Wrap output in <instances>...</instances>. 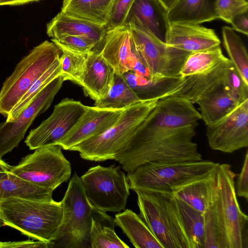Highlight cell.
<instances>
[{"label":"cell","instance_id":"cell-1","mask_svg":"<svg viewBox=\"0 0 248 248\" xmlns=\"http://www.w3.org/2000/svg\"><path fill=\"white\" fill-rule=\"evenodd\" d=\"M196 127L168 129L155 126L145 119L114 160L127 173L148 163L202 160L193 141Z\"/></svg>","mask_w":248,"mask_h":248},{"label":"cell","instance_id":"cell-23","mask_svg":"<svg viewBox=\"0 0 248 248\" xmlns=\"http://www.w3.org/2000/svg\"><path fill=\"white\" fill-rule=\"evenodd\" d=\"M123 76L132 90L142 101L154 100L169 97L182 83L183 78L151 77L138 75L128 71Z\"/></svg>","mask_w":248,"mask_h":248},{"label":"cell","instance_id":"cell-34","mask_svg":"<svg viewBox=\"0 0 248 248\" xmlns=\"http://www.w3.org/2000/svg\"><path fill=\"white\" fill-rule=\"evenodd\" d=\"M226 58L223 54L220 46L191 53L182 67L180 75L184 78L204 73L211 70Z\"/></svg>","mask_w":248,"mask_h":248},{"label":"cell","instance_id":"cell-18","mask_svg":"<svg viewBox=\"0 0 248 248\" xmlns=\"http://www.w3.org/2000/svg\"><path fill=\"white\" fill-rule=\"evenodd\" d=\"M129 24L166 43L170 23L168 11L157 0H134L123 25Z\"/></svg>","mask_w":248,"mask_h":248},{"label":"cell","instance_id":"cell-24","mask_svg":"<svg viewBox=\"0 0 248 248\" xmlns=\"http://www.w3.org/2000/svg\"><path fill=\"white\" fill-rule=\"evenodd\" d=\"M53 191L31 183L11 172H0V202L9 198L51 202Z\"/></svg>","mask_w":248,"mask_h":248},{"label":"cell","instance_id":"cell-32","mask_svg":"<svg viewBox=\"0 0 248 248\" xmlns=\"http://www.w3.org/2000/svg\"><path fill=\"white\" fill-rule=\"evenodd\" d=\"M141 101L127 84L123 75L115 74L113 84L106 96L95 101L94 106L104 109L122 110Z\"/></svg>","mask_w":248,"mask_h":248},{"label":"cell","instance_id":"cell-33","mask_svg":"<svg viewBox=\"0 0 248 248\" xmlns=\"http://www.w3.org/2000/svg\"><path fill=\"white\" fill-rule=\"evenodd\" d=\"M222 34L223 45L230 60L248 84V55L245 44L232 28L224 26Z\"/></svg>","mask_w":248,"mask_h":248},{"label":"cell","instance_id":"cell-5","mask_svg":"<svg viewBox=\"0 0 248 248\" xmlns=\"http://www.w3.org/2000/svg\"><path fill=\"white\" fill-rule=\"evenodd\" d=\"M158 100H143L123 109L117 122L101 135L81 143L70 151L79 152L85 160L114 159L117 153L135 134Z\"/></svg>","mask_w":248,"mask_h":248},{"label":"cell","instance_id":"cell-15","mask_svg":"<svg viewBox=\"0 0 248 248\" xmlns=\"http://www.w3.org/2000/svg\"><path fill=\"white\" fill-rule=\"evenodd\" d=\"M123 110L87 106L77 123L57 145L64 150H70L101 135L117 122Z\"/></svg>","mask_w":248,"mask_h":248},{"label":"cell","instance_id":"cell-6","mask_svg":"<svg viewBox=\"0 0 248 248\" xmlns=\"http://www.w3.org/2000/svg\"><path fill=\"white\" fill-rule=\"evenodd\" d=\"M135 192L140 217L163 248H190L172 193Z\"/></svg>","mask_w":248,"mask_h":248},{"label":"cell","instance_id":"cell-21","mask_svg":"<svg viewBox=\"0 0 248 248\" xmlns=\"http://www.w3.org/2000/svg\"><path fill=\"white\" fill-rule=\"evenodd\" d=\"M115 75L100 52L93 50L87 57L82 86L84 94L95 101L104 99L113 84Z\"/></svg>","mask_w":248,"mask_h":248},{"label":"cell","instance_id":"cell-48","mask_svg":"<svg viewBox=\"0 0 248 248\" xmlns=\"http://www.w3.org/2000/svg\"><path fill=\"white\" fill-rule=\"evenodd\" d=\"M4 225H5L4 223L2 218L1 217V212L0 210V228Z\"/></svg>","mask_w":248,"mask_h":248},{"label":"cell","instance_id":"cell-47","mask_svg":"<svg viewBox=\"0 0 248 248\" xmlns=\"http://www.w3.org/2000/svg\"><path fill=\"white\" fill-rule=\"evenodd\" d=\"M12 167L0 158V172H11Z\"/></svg>","mask_w":248,"mask_h":248},{"label":"cell","instance_id":"cell-41","mask_svg":"<svg viewBox=\"0 0 248 248\" xmlns=\"http://www.w3.org/2000/svg\"><path fill=\"white\" fill-rule=\"evenodd\" d=\"M57 46H62L71 51L83 54H89L96 46L92 41L77 36H67L60 39H51Z\"/></svg>","mask_w":248,"mask_h":248},{"label":"cell","instance_id":"cell-39","mask_svg":"<svg viewBox=\"0 0 248 248\" xmlns=\"http://www.w3.org/2000/svg\"><path fill=\"white\" fill-rule=\"evenodd\" d=\"M217 19L231 24L236 16L248 12V0H216L214 3Z\"/></svg>","mask_w":248,"mask_h":248},{"label":"cell","instance_id":"cell-13","mask_svg":"<svg viewBox=\"0 0 248 248\" xmlns=\"http://www.w3.org/2000/svg\"><path fill=\"white\" fill-rule=\"evenodd\" d=\"M64 80L60 75L47 84L15 119L0 123V158L18 146L36 117L46 110Z\"/></svg>","mask_w":248,"mask_h":248},{"label":"cell","instance_id":"cell-22","mask_svg":"<svg viewBox=\"0 0 248 248\" xmlns=\"http://www.w3.org/2000/svg\"><path fill=\"white\" fill-rule=\"evenodd\" d=\"M229 60L227 58L210 70L183 78L182 84L170 96L182 97L196 103L202 96L222 85Z\"/></svg>","mask_w":248,"mask_h":248},{"label":"cell","instance_id":"cell-14","mask_svg":"<svg viewBox=\"0 0 248 248\" xmlns=\"http://www.w3.org/2000/svg\"><path fill=\"white\" fill-rule=\"evenodd\" d=\"M210 148L232 153L248 146V99L217 124L206 126Z\"/></svg>","mask_w":248,"mask_h":248},{"label":"cell","instance_id":"cell-11","mask_svg":"<svg viewBox=\"0 0 248 248\" xmlns=\"http://www.w3.org/2000/svg\"><path fill=\"white\" fill-rule=\"evenodd\" d=\"M129 25L135 48L152 78L180 76V70L191 53L170 46L151 33Z\"/></svg>","mask_w":248,"mask_h":248},{"label":"cell","instance_id":"cell-2","mask_svg":"<svg viewBox=\"0 0 248 248\" xmlns=\"http://www.w3.org/2000/svg\"><path fill=\"white\" fill-rule=\"evenodd\" d=\"M5 225L37 240L55 242L63 220L62 202H44L9 198L0 202Z\"/></svg>","mask_w":248,"mask_h":248},{"label":"cell","instance_id":"cell-36","mask_svg":"<svg viewBox=\"0 0 248 248\" xmlns=\"http://www.w3.org/2000/svg\"><path fill=\"white\" fill-rule=\"evenodd\" d=\"M61 74V62L59 59L31 85L20 101L7 116L6 121H12L17 117L28 106L42 90Z\"/></svg>","mask_w":248,"mask_h":248},{"label":"cell","instance_id":"cell-43","mask_svg":"<svg viewBox=\"0 0 248 248\" xmlns=\"http://www.w3.org/2000/svg\"><path fill=\"white\" fill-rule=\"evenodd\" d=\"M54 242H47L38 240L0 242V248H50L55 247Z\"/></svg>","mask_w":248,"mask_h":248},{"label":"cell","instance_id":"cell-42","mask_svg":"<svg viewBox=\"0 0 248 248\" xmlns=\"http://www.w3.org/2000/svg\"><path fill=\"white\" fill-rule=\"evenodd\" d=\"M236 195L248 200V151L247 150L242 169L238 175L235 187Z\"/></svg>","mask_w":248,"mask_h":248},{"label":"cell","instance_id":"cell-16","mask_svg":"<svg viewBox=\"0 0 248 248\" xmlns=\"http://www.w3.org/2000/svg\"><path fill=\"white\" fill-rule=\"evenodd\" d=\"M146 120L156 126L176 129L197 126L201 117L190 101L180 97L169 96L158 100Z\"/></svg>","mask_w":248,"mask_h":248},{"label":"cell","instance_id":"cell-46","mask_svg":"<svg viewBox=\"0 0 248 248\" xmlns=\"http://www.w3.org/2000/svg\"><path fill=\"white\" fill-rule=\"evenodd\" d=\"M168 11L173 8L180 0H157Z\"/></svg>","mask_w":248,"mask_h":248},{"label":"cell","instance_id":"cell-26","mask_svg":"<svg viewBox=\"0 0 248 248\" xmlns=\"http://www.w3.org/2000/svg\"><path fill=\"white\" fill-rule=\"evenodd\" d=\"M216 168L204 177L172 188L173 195L193 208L204 214L212 199Z\"/></svg>","mask_w":248,"mask_h":248},{"label":"cell","instance_id":"cell-10","mask_svg":"<svg viewBox=\"0 0 248 248\" xmlns=\"http://www.w3.org/2000/svg\"><path fill=\"white\" fill-rule=\"evenodd\" d=\"M58 145L35 149L12 166L11 172L34 185L54 190L71 175L70 162Z\"/></svg>","mask_w":248,"mask_h":248},{"label":"cell","instance_id":"cell-28","mask_svg":"<svg viewBox=\"0 0 248 248\" xmlns=\"http://www.w3.org/2000/svg\"><path fill=\"white\" fill-rule=\"evenodd\" d=\"M196 103L199 106L201 119L206 126L219 122L239 105L228 95L223 85L206 93Z\"/></svg>","mask_w":248,"mask_h":248},{"label":"cell","instance_id":"cell-45","mask_svg":"<svg viewBox=\"0 0 248 248\" xmlns=\"http://www.w3.org/2000/svg\"><path fill=\"white\" fill-rule=\"evenodd\" d=\"M39 0H0V5H18Z\"/></svg>","mask_w":248,"mask_h":248},{"label":"cell","instance_id":"cell-7","mask_svg":"<svg viewBox=\"0 0 248 248\" xmlns=\"http://www.w3.org/2000/svg\"><path fill=\"white\" fill-rule=\"evenodd\" d=\"M61 54L54 43L46 40L24 57L0 90V114L7 117L31 85Z\"/></svg>","mask_w":248,"mask_h":248},{"label":"cell","instance_id":"cell-44","mask_svg":"<svg viewBox=\"0 0 248 248\" xmlns=\"http://www.w3.org/2000/svg\"><path fill=\"white\" fill-rule=\"evenodd\" d=\"M248 12L239 14L234 17L231 24L232 29L245 35L248 34Z\"/></svg>","mask_w":248,"mask_h":248},{"label":"cell","instance_id":"cell-30","mask_svg":"<svg viewBox=\"0 0 248 248\" xmlns=\"http://www.w3.org/2000/svg\"><path fill=\"white\" fill-rule=\"evenodd\" d=\"M112 0H63L61 12L105 26Z\"/></svg>","mask_w":248,"mask_h":248},{"label":"cell","instance_id":"cell-9","mask_svg":"<svg viewBox=\"0 0 248 248\" xmlns=\"http://www.w3.org/2000/svg\"><path fill=\"white\" fill-rule=\"evenodd\" d=\"M63 220L57 241L61 247L90 248V234L93 208L84 193L80 179L74 172L61 201Z\"/></svg>","mask_w":248,"mask_h":248},{"label":"cell","instance_id":"cell-12","mask_svg":"<svg viewBox=\"0 0 248 248\" xmlns=\"http://www.w3.org/2000/svg\"><path fill=\"white\" fill-rule=\"evenodd\" d=\"M81 102L66 98L55 105L53 112L32 129L25 142L30 150L57 145L69 132L86 109Z\"/></svg>","mask_w":248,"mask_h":248},{"label":"cell","instance_id":"cell-27","mask_svg":"<svg viewBox=\"0 0 248 248\" xmlns=\"http://www.w3.org/2000/svg\"><path fill=\"white\" fill-rule=\"evenodd\" d=\"M170 24H200L217 19L210 0H180L168 11Z\"/></svg>","mask_w":248,"mask_h":248},{"label":"cell","instance_id":"cell-29","mask_svg":"<svg viewBox=\"0 0 248 248\" xmlns=\"http://www.w3.org/2000/svg\"><path fill=\"white\" fill-rule=\"evenodd\" d=\"M114 219L106 212L93 208L90 248H128L116 234Z\"/></svg>","mask_w":248,"mask_h":248},{"label":"cell","instance_id":"cell-19","mask_svg":"<svg viewBox=\"0 0 248 248\" xmlns=\"http://www.w3.org/2000/svg\"><path fill=\"white\" fill-rule=\"evenodd\" d=\"M166 44L172 47L193 53L220 46L214 30L199 24H170Z\"/></svg>","mask_w":248,"mask_h":248},{"label":"cell","instance_id":"cell-8","mask_svg":"<svg viewBox=\"0 0 248 248\" xmlns=\"http://www.w3.org/2000/svg\"><path fill=\"white\" fill-rule=\"evenodd\" d=\"M80 179L93 208L104 212L125 209L130 188L121 166L97 165L88 169Z\"/></svg>","mask_w":248,"mask_h":248},{"label":"cell","instance_id":"cell-37","mask_svg":"<svg viewBox=\"0 0 248 248\" xmlns=\"http://www.w3.org/2000/svg\"><path fill=\"white\" fill-rule=\"evenodd\" d=\"M204 217L203 248H227L226 240L217 217L212 199L204 213Z\"/></svg>","mask_w":248,"mask_h":248},{"label":"cell","instance_id":"cell-3","mask_svg":"<svg viewBox=\"0 0 248 248\" xmlns=\"http://www.w3.org/2000/svg\"><path fill=\"white\" fill-rule=\"evenodd\" d=\"M218 164L210 160L151 162L127 173L130 188L134 191L172 193L179 186L204 177Z\"/></svg>","mask_w":248,"mask_h":248},{"label":"cell","instance_id":"cell-25","mask_svg":"<svg viewBox=\"0 0 248 248\" xmlns=\"http://www.w3.org/2000/svg\"><path fill=\"white\" fill-rule=\"evenodd\" d=\"M115 225L120 227L136 248H163L140 215L130 209L115 215Z\"/></svg>","mask_w":248,"mask_h":248},{"label":"cell","instance_id":"cell-31","mask_svg":"<svg viewBox=\"0 0 248 248\" xmlns=\"http://www.w3.org/2000/svg\"><path fill=\"white\" fill-rule=\"evenodd\" d=\"M179 217L190 248H203L204 214L175 197Z\"/></svg>","mask_w":248,"mask_h":248},{"label":"cell","instance_id":"cell-40","mask_svg":"<svg viewBox=\"0 0 248 248\" xmlns=\"http://www.w3.org/2000/svg\"><path fill=\"white\" fill-rule=\"evenodd\" d=\"M134 0H112L107 23V32L123 26Z\"/></svg>","mask_w":248,"mask_h":248},{"label":"cell","instance_id":"cell-35","mask_svg":"<svg viewBox=\"0 0 248 248\" xmlns=\"http://www.w3.org/2000/svg\"><path fill=\"white\" fill-rule=\"evenodd\" d=\"M58 47L62 51L60 57L61 75L64 81L70 80L82 87L89 54L78 53L62 46Z\"/></svg>","mask_w":248,"mask_h":248},{"label":"cell","instance_id":"cell-20","mask_svg":"<svg viewBox=\"0 0 248 248\" xmlns=\"http://www.w3.org/2000/svg\"><path fill=\"white\" fill-rule=\"evenodd\" d=\"M46 33L55 40L77 36L90 40L97 45L103 41L107 31L104 26L60 12L47 24Z\"/></svg>","mask_w":248,"mask_h":248},{"label":"cell","instance_id":"cell-38","mask_svg":"<svg viewBox=\"0 0 248 248\" xmlns=\"http://www.w3.org/2000/svg\"><path fill=\"white\" fill-rule=\"evenodd\" d=\"M222 85L228 95L238 104L248 99V84L243 79L230 59L227 64Z\"/></svg>","mask_w":248,"mask_h":248},{"label":"cell","instance_id":"cell-4","mask_svg":"<svg viewBox=\"0 0 248 248\" xmlns=\"http://www.w3.org/2000/svg\"><path fill=\"white\" fill-rule=\"evenodd\" d=\"M235 177L230 165L218 163L215 171L212 201L227 248H248V217L238 203Z\"/></svg>","mask_w":248,"mask_h":248},{"label":"cell","instance_id":"cell-17","mask_svg":"<svg viewBox=\"0 0 248 248\" xmlns=\"http://www.w3.org/2000/svg\"><path fill=\"white\" fill-rule=\"evenodd\" d=\"M103 42L100 52L115 74L123 75L131 71L136 59L137 50L129 25H123L107 31Z\"/></svg>","mask_w":248,"mask_h":248}]
</instances>
